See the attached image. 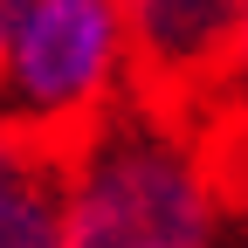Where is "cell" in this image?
Instances as JSON below:
<instances>
[{
	"label": "cell",
	"instance_id": "cell-1",
	"mask_svg": "<svg viewBox=\"0 0 248 248\" xmlns=\"http://www.w3.org/2000/svg\"><path fill=\"white\" fill-rule=\"evenodd\" d=\"M55 166L69 248H207L234 221L214 110H179L138 90L62 145Z\"/></svg>",
	"mask_w": 248,
	"mask_h": 248
},
{
	"label": "cell",
	"instance_id": "cell-2",
	"mask_svg": "<svg viewBox=\"0 0 248 248\" xmlns=\"http://www.w3.org/2000/svg\"><path fill=\"white\" fill-rule=\"evenodd\" d=\"M124 97H138L124 0H21L0 55V110L62 152Z\"/></svg>",
	"mask_w": 248,
	"mask_h": 248
},
{
	"label": "cell",
	"instance_id": "cell-3",
	"mask_svg": "<svg viewBox=\"0 0 248 248\" xmlns=\"http://www.w3.org/2000/svg\"><path fill=\"white\" fill-rule=\"evenodd\" d=\"M138 90L179 110H214L241 62L248 0H124Z\"/></svg>",
	"mask_w": 248,
	"mask_h": 248
},
{
	"label": "cell",
	"instance_id": "cell-4",
	"mask_svg": "<svg viewBox=\"0 0 248 248\" xmlns=\"http://www.w3.org/2000/svg\"><path fill=\"white\" fill-rule=\"evenodd\" d=\"M62 241V166L0 110V248H55Z\"/></svg>",
	"mask_w": 248,
	"mask_h": 248
},
{
	"label": "cell",
	"instance_id": "cell-5",
	"mask_svg": "<svg viewBox=\"0 0 248 248\" xmlns=\"http://www.w3.org/2000/svg\"><path fill=\"white\" fill-rule=\"evenodd\" d=\"M214 117H221V152H228V179H234V221H248V124L214 104Z\"/></svg>",
	"mask_w": 248,
	"mask_h": 248
},
{
	"label": "cell",
	"instance_id": "cell-6",
	"mask_svg": "<svg viewBox=\"0 0 248 248\" xmlns=\"http://www.w3.org/2000/svg\"><path fill=\"white\" fill-rule=\"evenodd\" d=\"M241 124H248V35H241V62H234V76H228V97H221Z\"/></svg>",
	"mask_w": 248,
	"mask_h": 248
},
{
	"label": "cell",
	"instance_id": "cell-7",
	"mask_svg": "<svg viewBox=\"0 0 248 248\" xmlns=\"http://www.w3.org/2000/svg\"><path fill=\"white\" fill-rule=\"evenodd\" d=\"M14 14H21V0H0V55H7V35H14Z\"/></svg>",
	"mask_w": 248,
	"mask_h": 248
}]
</instances>
